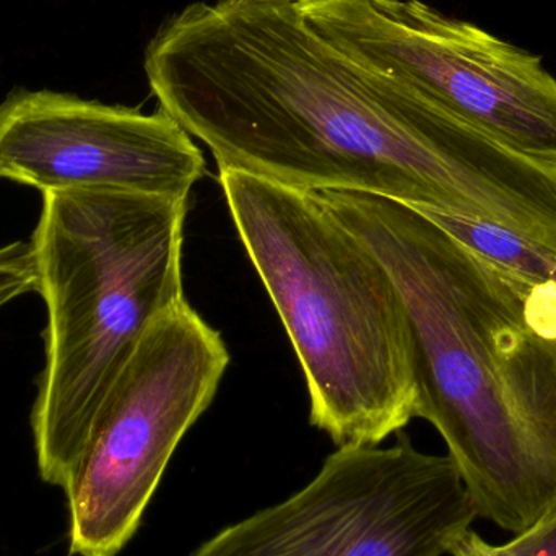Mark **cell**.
Masks as SVG:
<instances>
[{
    "label": "cell",
    "mask_w": 556,
    "mask_h": 556,
    "mask_svg": "<svg viewBox=\"0 0 556 556\" xmlns=\"http://www.w3.org/2000/svg\"><path fill=\"white\" fill-rule=\"evenodd\" d=\"M143 71L218 169L490 222L556 256V169L352 58L298 3H189L156 29Z\"/></svg>",
    "instance_id": "6da1fadb"
},
{
    "label": "cell",
    "mask_w": 556,
    "mask_h": 556,
    "mask_svg": "<svg viewBox=\"0 0 556 556\" xmlns=\"http://www.w3.org/2000/svg\"><path fill=\"white\" fill-rule=\"evenodd\" d=\"M391 274L410 327L417 410L437 428L477 516L516 535L556 513V340L525 319L528 285L424 212L316 192Z\"/></svg>",
    "instance_id": "7a4b0ae2"
},
{
    "label": "cell",
    "mask_w": 556,
    "mask_h": 556,
    "mask_svg": "<svg viewBox=\"0 0 556 556\" xmlns=\"http://www.w3.org/2000/svg\"><path fill=\"white\" fill-rule=\"evenodd\" d=\"M218 181L303 369L311 425L337 447L401 433L415 418L417 379L407 314L384 264L316 192L230 168Z\"/></svg>",
    "instance_id": "3957f363"
},
{
    "label": "cell",
    "mask_w": 556,
    "mask_h": 556,
    "mask_svg": "<svg viewBox=\"0 0 556 556\" xmlns=\"http://www.w3.org/2000/svg\"><path fill=\"white\" fill-rule=\"evenodd\" d=\"M188 205L189 199L110 189L42 194L29 241L48 317L29 418L42 482L67 485L147 327L186 300Z\"/></svg>",
    "instance_id": "277c9868"
},
{
    "label": "cell",
    "mask_w": 556,
    "mask_h": 556,
    "mask_svg": "<svg viewBox=\"0 0 556 556\" xmlns=\"http://www.w3.org/2000/svg\"><path fill=\"white\" fill-rule=\"evenodd\" d=\"M228 365L227 343L188 300L147 327L64 486L68 554L117 556L132 541L173 454L214 401Z\"/></svg>",
    "instance_id": "5b68a950"
},
{
    "label": "cell",
    "mask_w": 556,
    "mask_h": 556,
    "mask_svg": "<svg viewBox=\"0 0 556 556\" xmlns=\"http://www.w3.org/2000/svg\"><path fill=\"white\" fill-rule=\"evenodd\" d=\"M477 518L453 460L401 431L389 447H337L306 486L191 556H443Z\"/></svg>",
    "instance_id": "8992f818"
},
{
    "label": "cell",
    "mask_w": 556,
    "mask_h": 556,
    "mask_svg": "<svg viewBox=\"0 0 556 556\" xmlns=\"http://www.w3.org/2000/svg\"><path fill=\"white\" fill-rule=\"evenodd\" d=\"M300 9L352 58L556 169V78L539 55L421 0H313Z\"/></svg>",
    "instance_id": "52a82bcc"
},
{
    "label": "cell",
    "mask_w": 556,
    "mask_h": 556,
    "mask_svg": "<svg viewBox=\"0 0 556 556\" xmlns=\"http://www.w3.org/2000/svg\"><path fill=\"white\" fill-rule=\"evenodd\" d=\"M205 159L165 111L12 91L0 103V179L36 191L110 189L189 199Z\"/></svg>",
    "instance_id": "ba28073f"
},
{
    "label": "cell",
    "mask_w": 556,
    "mask_h": 556,
    "mask_svg": "<svg viewBox=\"0 0 556 556\" xmlns=\"http://www.w3.org/2000/svg\"><path fill=\"white\" fill-rule=\"evenodd\" d=\"M418 211L456 238L473 256L518 283L534 287L556 281L555 254L526 240L521 235L500 225L463 215L421 208Z\"/></svg>",
    "instance_id": "9c48e42d"
},
{
    "label": "cell",
    "mask_w": 556,
    "mask_h": 556,
    "mask_svg": "<svg viewBox=\"0 0 556 556\" xmlns=\"http://www.w3.org/2000/svg\"><path fill=\"white\" fill-rule=\"evenodd\" d=\"M33 290L36 273L29 241L0 247V309Z\"/></svg>",
    "instance_id": "30bf717a"
},
{
    "label": "cell",
    "mask_w": 556,
    "mask_h": 556,
    "mask_svg": "<svg viewBox=\"0 0 556 556\" xmlns=\"http://www.w3.org/2000/svg\"><path fill=\"white\" fill-rule=\"evenodd\" d=\"M525 319L538 336L556 340V281L529 288L525 298Z\"/></svg>",
    "instance_id": "8fae6325"
},
{
    "label": "cell",
    "mask_w": 556,
    "mask_h": 556,
    "mask_svg": "<svg viewBox=\"0 0 556 556\" xmlns=\"http://www.w3.org/2000/svg\"><path fill=\"white\" fill-rule=\"evenodd\" d=\"M519 556H556V513L515 538Z\"/></svg>",
    "instance_id": "7c38bea8"
},
{
    "label": "cell",
    "mask_w": 556,
    "mask_h": 556,
    "mask_svg": "<svg viewBox=\"0 0 556 556\" xmlns=\"http://www.w3.org/2000/svg\"><path fill=\"white\" fill-rule=\"evenodd\" d=\"M451 556H519L515 539L505 545H495L480 538L477 532L467 531L450 552Z\"/></svg>",
    "instance_id": "4fadbf2b"
},
{
    "label": "cell",
    "mask_w": 556,
    "mask_h": 556,
    "mask_svg": "<svg viewBox=\"0 0 556 556\" xmlns=\"http://www.w3.org/2000/svg\"><path fill=\"white\" fill-rule=\"evenodd\" d=\"M285 2H293L298 3V5H303V3L313 2V0H285Z\"/></svg>",
    "instance_id": "5bb4252c"
}]
</instances>
